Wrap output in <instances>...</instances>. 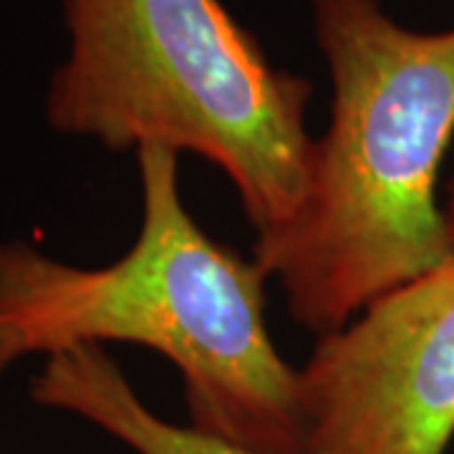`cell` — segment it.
<instances>
[{
	"instance_id": "6da1fadb",
	"label": "cell",
	"mask_w": 454,
	"mask_h": 454,
	"mask_svg": "<svg viewBox=\"0 0 454 454\" xmlns=\"http://www.w3.org/2000/svg\"><path fill=\"white\" fill-rule=\"evenodd\" d=\"M333 98L309 182L253 260L328 336L454 255L439 172L454 139V28L411 31L379 0H310Z\"/></svg>"
},
{
	"instance_id": "7a4b0ae2",
	"label": "cell",
	"mask_w": 454,
	"mask_h": 454,
	"mask_svg": "<svg viewBox=\"0 0 454 454\" xmlns=\"http://www.w3.org/2000/svg\"><path fill=\"white\" fill-rule=\"evenodd\" d=\"M142 225L98 268L0 243V373L28 356L137 343L182 376L190 427L253 454H306L301 373L278 354L255 260L215 243L179 192L177 152L142 146Z\"/></svg>"
},
{
	"instance_id": "3957f363",
	"label": "cell",
	"mask_w": 454,
	"mask_h": 454,
	"mask_svg": "<svg viewBox=\"0 0 454 454\" xmlns=\"http://www.w3.org/2000/svg\"><path fill=\"white\" fill-rule=\"evenodd\" d=\"M64 18L53 129L112 152L197 154L225 172L258 235L291 220L313 154L309 79L270 64L220 0H64Z\"/></svg>"
},
{
	"instance_id": "277c9868",
	"label": "cell",
	"mask_w": 454,
	"mask_h": 454,
	"mask_svg": "<svg viewBox=\"0 0 454 454\" xmlns=\"http://www.w3.org/2000/svg\"><path fill=\"white\" fill-rule=\"evenodd\" d=\"M298 373L306 454L447 452L454 255L321 336Z\"/></svg>"
},
{
	"instance_id": "5b68a950",
	"label": "cell",
	"mask_w": 454,
	"mask_h": 454,
	"mask_svg": "<svg viewBox=\"0 0 454 454\" xmlns=\"http://www.w3.org/2000/svg\"><path fill=\"white\" fill-rule=\"evenodd\" d=\"M31 396L41 406L91 422L137 454H253L195 427L157 417L104 346H82L46 358L41 373L33 376Z\"/></svg>"
},
{
	"instance_id": "8992f818",
	"label": "cell",
	"mask_w": 454,
	"mask_h": 454,
	"mask_svg": "<svg viewBox=\"0 0 454 454\" xmlns=\"http://www.w3.org/2000/svg\"><path fill=\"white\" fill-rule=\"evenodd\" d=\"M442 210H444V225H447V235H450V245L454 253V172L447 182L444 197H442Z\"/></svg>"
}]
</instances>
